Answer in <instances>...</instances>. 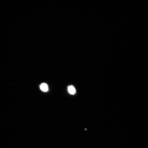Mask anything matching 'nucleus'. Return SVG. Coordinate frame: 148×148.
Instances as JSON below:
<instances>
[{
    "label": "nucleus",
    "instance_id": "f257e3e1",
    "mask_svg": "<svg viewBox=\"0 0 148 148\" xmlns=\"http://www.w3.org/2000/svg\"><path fill=\"white\" fill-rule=\"evenodd\" d=\"M40 89L44 92H47L48 90L47 85L45 83H43L40 86Z\"/></svg>",
    "mask_w": 148,
    "mask_h": 148
},
{
    "label": "nucleus",
    "instance_id": "f03ea898",
    "mask_svg": "<svg viewBox=\"0 0 148 148\" xmlns=\"http://www.w3.org/2000/svg\"><path fill=\"white\" fill-rule=\"evenodd\" d=\"M68 91L70 94L74 95L75 93L76 90L73 86H70L68 87Z\"/></svg>",
    "mask_w": 148,
    "mask_h": 148
}]
</instances>
